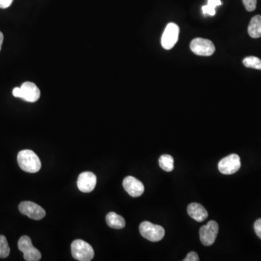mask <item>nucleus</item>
Returning <instances> with one entry per match:
<instances>
[{"mask_svg": "<svg viewBox=\"0 0 261 261\" xmlns=\"http://www.w3.org/2000/svg\"><path fill=\"white\" fill-rule=\"evenodd\" d=\"M18 163L19 167L25 172L34 173L39 171L41 163L38 155L31 149H24L18 154Z\"/></svg>", "mask_w": 261, "mask_h": 261, "instance_id": "f257e3e1", "label": "nucleus"}, {"mask_svg": "<svg viewBox=\"0 0 261 261\" xmlns=\"http://www.w3.org/2000/svg\"><path fill=\"white\" fill-rule=\"evenodd\" d=\"M13 95L15 97L21 98L29 102H35L41 96V92L34 83L26 81L20 87L13 89Z\"/></svg>", "mask_w": 261, "mask_h": 261, "instance_id": "f03ea898", "label": "nucleus"}, {"mask_svg": "<svg viewBox=\"0 0 261 261\" xmlns=\"http://www.w3.org/2000/svg\"><path fill=\"white\" fill-rule=\"evenodd\" d=\"M73 258L79 261H92L94 256V249L87 242L75 240L71 244Z\"/></svg>", "mask_w": 261, "mask_h": 261, "instance_id": "7ed1b4c3", "label": "nucleus"}, {"mask_svg": "<svg viewBox=\"0 0 261 261\" xmlns=\"http://www.w3.org/2000/svg\"><path fill=\"white\" fill-rule=\"evenodd\" d=\"M139 232L144 238L151 242H159L165 236V229L160 225L144 222L139 226Z\"/></svg>", "mask_w": 261, "mask_h": 261, "instance_id": "20e7f679", "label": "nucleus"}, {"mask_svg": "<svg viewBox=\"0 0 261 261\" xmlns=\"http://www.w3.org/2000/svg\"><path fill=\"white\" fill-rule=\"evenodd\" d=\"M19 249L23 253V258L26 261H38L41 260V254L38 249L32 244V240L28 236L20 237L18 243Z\"/></svg>", "mask_w": 261, "mask_h": 261, "instance_id": "39448f33", "label": "nucleus"}, {"mask_svg": "<svg viewBox=\"0 0 261 261\" xmlns=\"http://www.w3.org/2000/svg\"><path fill=\"white\" fill-rule=\"evenodd\" d=\"M219 229V225L215 221H210L207 224L202 226L200 229V238L202 244L205 246L212 245L216 241Z\"/></svg>", "mask_w": 261, "mask_h": 261, "instance_id": "423d86ee", "label": "nucleus"}, {"mask_svg": "<svg viewBox=\"0 0 261 261\" xmlns=\"http://www.w3.org/2000/svg\"><path fill=\"white\" fill-rule=\"evenodd\" d=\"M190 49L195 55L200 56H211L216 51V47L210 40L196 38L190 44Z\"/></svg>", "mask_w": 261, "mask_h": 261, "instance_id": "0eeeda50", "label": "nucleus"}, {"mask_svg": "<svg viewBox=\"0 0 261 261\" xmlns=\"http://www.w3.org/2000/svg\"><path fill=\"white\" fill-rule=\"evenodd\" d=\"M179 28L176 23L167 25L161 38V45L165 50H171L179 39Z\"/></svg>", "mask_w": 261, "mask_h": 261, "instance_id": "6e6552de", "label": "nucleus"}, {"mask_svg": "<svg viewBox=\"0 0 261 261\" xmlns=\"http://www.w3.org/2000/svg\"><path fill=\"white\" fill-rule=\"evenodd\" d=\"M19 210L29 219L41 220L46 216V211L38 205L31 201L22 202L19 205Z\"/></svg>", "mask_w": 261, "mask_h": 261, "instance_id": "1a4fd4ad", "label": "nucleus"}, {"mask_svg": "<svg viewBox=\"0 0 261 261\" xmlns=\"http://www.w3.org/2000/svg\"><path fill=\"white\" fill-rule=\"evenodd\" d=\"M241 167L240 158L237 154H231L221 160L219 163V170L225 175H231L238 171Z\"/></svg>", "mask_w": 261, "mask_h": 261, "instance_id": "9d476101", "label": "nucleus"}, {"mask_svg": "<svg viewBox=\"0 0 261 261\" xmlns=\"http://www.w3.org/2000/svg\"><path fill=\"white\" fill-rule=\"evenodd\" d=\"M97 185V177L90 171L83 172L79 175L77 181L78 189L84 193L93 192Z\"/></svg>", "mask_w": 261, "mask_h": 261, "instance_id": "9b49d317", "label": "nucleus"}, {"mask_svg": "<svg viewBox=\"0 0 261 261\" xmlns=\"http://www.w3.org/2000/svg\"><path fill=\"white\" fill-rule=\"evenodd\" d=\"M123 186L127 193L133 197H138L145 192L143 184L133 176H127L123 181Z\"/></svg>", "mask_w": 261, "mask_h": 261, "instance_id": "f8f14e48", "label": "nucleus"}, {"mask_svg": "<svg viewBox=\"0 0 261 261\" xmlns=\"http://www.w3.org/2000/svg\"><path fill=\"white\" fill-rule=\"evenodd\" d=\"M187 212L189 216L197 222H203L208 217V213L202 205L199 203H191L188 205Z\"/></svg>", "mask_w": 261, "mask_h": 261, "instance_id": "ddd939ff", "label": "nucleus"}, {"mask_svg": "<svg viewBox=\"0 0 261 261\" xmlns=\"http://www.w3.org/2000/svg\"><path fill=\"white\" fill-rule=\"evenodd\" d=\"M107 224L112 228L121 229L125 227L126 221L124 218L114 212H110L106 216Z\"/></svg>", "mask_w": 261, "mask_h": 261, "instance_id": "4468645a", "label": "nucleus"}, {"mask_svg": "<svg viewBox=\"0 0 261 261\" xmlns=\"http://www.w3.org/2000/svg\"><path fill=\"white\" fill-rule=\"evenodd\" d=\"M248 34L252 38L261 37V16L258 15L251 19L248 26Z\"/></svg>", "mask_w": 261, "mask_h": 261, "instance_id": "2eb2a0df", "label": "nucleus"}, {"mask_svg": "<svg viewBox=\"0 0 261 261\" xmlns=\"http://www.w3.org/2000/svg\"><path fill=\"white\" fill-rule=\"evenodd\" d=\"M160 167L166 172H170L174 168V160L170 155H163L159 158Z\"/></svg>", "mask_w": 261, "mask_h": 261, "instance_id": "dca6fc26", "label": "nucleus"}, {"mask_svg": "<svg viewBox=\"0 0 261 261\" xmlns=\"http://www.w3.org/2000/svg\"><path fill=\"white\" fill-rule=\"evenodd\" d=\"M243 64L247 68L261 70V60L259 57H255V56L245 57L243 60Z\"/></svg>", "mask_w": 261, "mask_h": 261, "instance_id": "f3484780", "label": "nucleus"}, {"mask_svg": "<svg viewBox=\"0 0 261 261\" xmlns=\"http://www.w3.org/2000/svg\"><path fill=\"white\" fill-rule=\"evenodd\" d=\"M10 249L7 239L4 235H0V259H5L10 255Z\"/></svg>", "mask_w": 261, "mask_h": 261, "instance_id": "a211bd4d", "label": "nucleus"}, {"mask_svg": "<svg viewBox=\"0 0 261 261\" xmlns=\"http://www.w3.org/2000/svg\"><path fill=\"white\" fill-rule=\"evenodd\" d=\"M246 10L249 12L254 11L257 5V0H242Z\"/></svg>", "mask_w": 261, "mask_h": 261, "instance_id": "6ab92c4d", "label": "nucleus"}, {"mask_svg": "<svg viewBox=\"0 0 261 261\" xmlns=\"http://www.w3.org/2000/svg\"><path fill=\"white\" fill-rule=\"evenodd\" d=\"M202 10H203V13L204 16H213L216 15V8L211 7V6L209 5V4L203 6V7H202Z\"/></svg>", "mask_w": 261, "mask_h": 261, "instance_id": "aec40b11", "label": "nucleus"}, {"mask_svg": "<svg viewBox=\"0 0 261 261\" xmlns=\"http://www.w3.org/2000/svg\"><path fill=\"white\" fill-rule=\"evenodd\" d=\"M183 261H200V259H199L198 255H197V253H195V252H190V253H188L187 256H186V257L185 258V259H184Z\"/></svg>", "mask_w": 261, "mask_h": 261, "instance_id": "412c9836", "label": "nucleus"}, {"mask_svg": "<svg viewBox=\"0 0 261 261\" xmlns=\"http://www.w3.org/2000/svg\"><path fill=\"white\" fill-rule=\"evenodd\" d=\"M255 231L261 240V219H258L254 224Z\"/></svg>", "mask_w": 261, "mask_h": 261, "instance_id": "4be33fe9", "label": "nucleus"}, {"mask_svg": "<svg viewBox=\"0 0 261 261\" xmlns=\"http://www.w3.org/2000/svg\"><path fill=\"white\" fill-rule=\"evenodd\" d=\"M13 0H0V8L6 9L10 7Z\"/></svg>", "mask_w": 261, "mask_h": 261, "instance_id": "5701e85b", "label": "nucleus"}, {"mask_svg": "<svg viewBox=\"0 0 261 261\" xmlns=\"http://www.w3.org/2000/svg\"><path fill=\"white\" fill-rule=\"evenodd\" d=\"M207 4H209V5L211 6V7L216 8V7H218V6L222 5V2L221 0H208V1H207Z\"/></svg>", "mask_w": 261, "mask_h": 261, "instance_id": "b1692460", "label": "nucleus"}, {"mask_svg": "<svg viewBox=\"0 0 261 261\" xmlns=\"http://www.w3.org/2000/svg\"><path fill=\"white\" fill-rule=\"evenodd\" d=\"M3 40H4V35L0 32V51H1V46H2Z\"/></svg>", "mask_w": 261, "mask_h": 261, "instance_id": "393cba45", "label": "nucleus"}]
</instances>
